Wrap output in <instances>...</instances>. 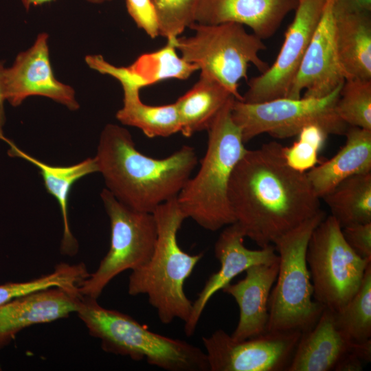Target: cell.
<instances>
[{
  "label": "cell",
  "instance_id": "1",
  "mask_svg": "<svg viewBox=\"0 0 371 371\" xmlns=\"http://www.w3.org/2000/svg\"><path fill=\"white\" fill-rule=\"evenodd\" d=\"M228 198L235 222L260 247L322 210L306 173L286 164L276 142L247 150L232 174Z\"/></svg>",
  "mask_w": 371,
  "mask_h": 371
},
{
  "label": "cell",
  "instance_id": "2",
  "mask_svg": "<svg viewBox=\"0 0 371 371\" xmlns=\"http://www.w3.org/2000/svg\"><path fill=\"white\" fill-rule=\"evenodd\" d=\"M95 159L106 189L128 207L149 213L178 196L198 163L190 146L162 159L146 156L126 128L113 124L102 130Z\"/></svg>",
  "mask_w": 371,
  "mask_h": 371
},
{
  "label": "cell",
  "instance_id": "3",
  "mask_svg": "<svg viewBox=\"0 0 371 371\" xmlns=\"http://www.w3.org/2000/svg\"><path fill=\"white\" fill-rule=\"evenodd\" d=\"M153 214L157 228L155 249L146 264L131 271L128 293L147 295L162 324H170L175 319L186 323L192 302L185 293L184 284L203 254H189L178 244L177 233L186 218L177 197L157 206Z\"/></svg>",
  "mask_w": 371,
  "mask_h": 371
},
{
  "label": "cell",
  "instance_id": "4",
  "mask_svg": "<svg viewBox=\"0 0 371 371\" xmlns=\"http://www.w3.org/2000/svg\"><path fill=\"white\" fill-rule=\"evenodd\" d=\"M234 99L227 102L207 128V145L200 168L177 196L186 218L211 232L235 223L228 198L229 184L235 166L247 149L232 118Z\"/></svg>",
  "mask_w": 371,
  "mask_h": 371
},
{
  "label": "cell",
  "instance_id": "5",
  "mask_svg": "<svg viewBox=\"0 0 371 371\" xmlns=\"http://www.w3.org/2000/svg\"><path fill=\"white\" fill-rule=\"evenodd\" d=\"M76 313L108 353L128 357L167 371H210L205 351L184 340L150 330L132 317L82 296Z\"/></svg>",
  "mask_w": 371,
  "mask_h": 371
},
{
  "label": "cell",
  "instance_id": "6",
  "mask_svg": "<svg viewBox=\"0 0 371 371\" xmlns=\"http://www.w3.org/2000/svg\"><path fill=\"white\" fill-rule=\"evenodd\" d=\"M325 217L322 210L274 243L279 267L269 300L267 331L306 332L315 325L324 309L313 299L306 253L313 229Z\"/></svg>",
  "mask_w": 371,
  "mask_h": 371
},
{
  "label": "cell",
  "instance_id": "7",
  "mask_svg": "<svg viewBox=\"0 0 371 371\" xmlns=\"http://www.w3.org/2000/svg\"><path fill=\"white\" fill-rule=\"evenodd\" d=\"M189 28L194 31L192 36L170 40L181 57L212 76L242 101L239 81L248 79L249 65L253 64L260 73L269 67L259 56L266 49L262 40L236 23H194Z\"/></svg>",
  "mask_w": 371,
  "mask_h": 371
},
{
  "label": "cell",
  "instance_id": "8",
  "mask_svg": "<svg viewBox=\"0 0 371 371\" xmlns=\"http://www.w3.org/2000/svg\"><path fill=\"white\" fill-rule=\"evenodd\" d=\"M343 84L319 98H282L260 103H247L235 98L232 118L244 143L263 133L277 139L291 137L309 125H317L328 135H342L348 126L337 113L336 104Z\"/></svg>",
  "mask_w": 371,
  "mask_h": 371
},
{
  "label": "cell",
  "instance_id": "9",
  "mask_svg": "<svg viewBox=\"0 0 371 371\" xmlns=\"http://www.w3.org/2000/svg\"><path fill=\"white\" fill-rule=\"evenodd\" d=\"M306 260L314 300L333 311L341 308L355 295L371 263L350 247L341 227L331 215L313 229Z\"/></svg>",
  "mask_w": 371,
  "mask_h": 371
},
{
  "label": "cell",
  "instance_id": "10",
  "mask_svg": "<svg viewBox=\"0 0 371 371\" xmlns=\"http://www.w3.org/2000/svg\"><path fill=\"white\" fill-rule=\"evenodd\" d=\"M101 199L110 220V247L95 271L79 287L82 296L95 299L117 275L146 264L153 255L157 238L153 213L128 207L107 189L102 191Z\"/></svg>",
  "mask_w": 371,
  "mask_h": 371
},
{
  "label": "cell",
  "instance_id": "11",
  "mask_svg": "<svg viewBox=\"0 0 371 371\" xmlns=\"http://www.w3.org/2000/svg\"><path fill=\"white\" fill-rule=\"evenodd\" d=\"M301 334L267 331L236 341L218 329L202 342L210 371H287Z\"/></svg>",
  "mask_w": 371,
  "mask_h": 371
},
{
  "label": "cell",
  "instance_id": "12",
  "mask_svg": "<svg viewBox=\"0 0 371 371\" xmlns=\"http://www.w3.org/2000/svg\"><path fill=\"white\" fill-rule=\"evenodd\" d=\"M325 1L299 0L276 60L260 75L248 81L242 101L260 103L287 97L322 15Z\"/></svg>",
  "mask_w": 371,
  "mask_h": 371
},
{
  "label": "cell",
  "instance_id": "13",
  "mask_svg": "<svg viewBox=\"0 0 371 371\" xmlns=\"http://www.w3.org/2000/svg\"><path fill=\"white\" fill-rule=\"evenodd\" d=\"M48 34H39L34 44L19 53L3 73L5 100L13 106L32 95L49 98L70 110L79 109L74 89L54 76L50 60Z\"/></svg>",
  "mask_w": 371,
  "mask_h": 371
},
{
  "label": "cell",
  "instance_id": "14",
  "mask_svg": "<svg viewBox=\"0 0 371 371\" xmlns=\"http://www.w3.org/2000/svg\"><path fill=\"white\" fill-rule=\"evenodd\" d=\"M334 0H326L321 19L311 37L286 98H323L342 85L345 76L337 54Z\"/></svg>",
  "mask_w": 371,
  "mask_h": 371
},
{
  "label": "cell",
  "instance_id": "15",
  "mask_svg": "<svg viewBox=\"0 0 371 371\" xmlns=\"http://www.w3.org/2000/svg\"><path fill=\"white\" fill-rule=\"evenodd\" d=\"M245 234L237 223L225 226L214 245V254L220 262L218 271L212 274L192 302L184 332L191 337L196 330L202 313L211 297L231 282L238 275L256 265H269L279 260L273 245L259 249H249L244 245Z\"/></svg>",
  "mask_w": 371,
  "mask_h": 371
},
{
  "label": "cell",
  "instance_id": "16",
  "mask_svg": "<svg viewBox=\"0 0 371 371\" xmlns=\"http://www.w3.org/2000/svg\"><path fill=\"white\" fill-rule=\"evenodd\" d=\"M82 295L79 289L51 287L0 305V348L25 328L52 322L76 313Z\"/></svg>",
  "mask_w": 371,
  "mask_h": 371
},
{
  "label": "cell",
  "instance_id": "17",
  "mask_svg": "<svg viewBox=\"0 0 371 371\" xmlns=\"http://www.w3.org/2000/svg\"><path fill=\"white\" fill-rule=\"evenodd\" d=\"M299 0H199L195 23H236L249 27L262 40L272 36Z\"/></svg>",
  "mask_w": 371,
  "mask_h": 371
},
{
  "label": "cell",
  "instance_id": "18",
  "mask_svg": "<svg viewBox=\"0 0 371 371\" xmlns=\"http://www.w3.org/2000/svg\"><path fill=\"white\" fill-rule=\"evenodd\" d=\"M278 267L279 260L251 266L245 271L244 278L234 284L230 282L221 289L238 306V322L231 335L234 340H245L267 332L269 300Z\"/></svg>",
  "mask_w": 371,
  "mask_h": 371
},
{
  "label": "cell",
  "instance_id": "19",
  "mask_svg": "<svg viewBox=\"0 0 371 371\" xmlns=\"http://www.w3.org/2000/svg\"><path fill=\"white\" fill-rule=\"evenodd\" d=\"M337 54L346 79L371 80L370 12L333 3Z\"/></svg>",
  "mask_w": 371,
  "mask_h": 371
},
{
  "label": "cell",
  "instance_id": "20",
  "mask_svg": "<svg viewBox=\"0 0 371 371\" xmlns=\"http://www.w3.org/2000/svg\"><path fill=\"white\" fill-rule=\"evenodd\" d=\"M354 342L337 328L334 311L324 308L315 325L302 333L287 371L333 370Z\"/></svg>",
  "mask_w": 371,
  "mask_h": 371
},
{
  "label": "cell",
  "instance_id": "21",
  "mask_svg": "<svg viewBox=\"0 0 371 371\" xmlns=\"http://www.w3.org/2000/svg\"><path fill=\"white\" fill-rule=\"evenodd\" d=\"M344 135L346 142L335 156L306 172L319 199L345 179L371 172V130L348 126Z\"/></svg>",
  "mask_w": 371,
  "mask_h": 371
},
{
  "label": "cell",
  "instance_id": "22",
  "mask_svg": "<svg viewBox=\"0 0 371 371\" xmlns=\"http://www.w3.org/2000/svg\"><path fill=\"white\" fill-rule=\"evenodd\" d=\"M109 75L117 79L123 89V106L116 113L122 124L137 127L150 138L166 137L180 132L181 121L175 102L161 106L146 104L139 98L142 88L122 67H111Z\"/></svg>",
  "mask_w": 371,
  "mask_h": 371
},
{
  "label": "cell",
  "instance_id": "23",
  "mask_svg": "<svg viewBox=\"0 0 371 371\" xmlns=\"http://www.w3.org/2000/svg\"><path fill=\"white\" fill-rule=\"evenodd\" d=\"M0 139L9 145L8 153L10 156L23 159L39 169L47 191L56 198L60 208L63 223L61 253L64 255L74 256L78 251V245L70 229L68 198L75 182L86 175L98 172L95 157L87 158L78 164L67 166H52L25 153L4 135L0 136Z\"/></svg>",
  "mask_w": 371,
  "mask_h": 371
},
{
  "label": "cell",
  "instance_id": "24",
  "mask_svg": "<svg viewBox=\"0 0 371 371\" xmlns=\"http://www.w3.org/2000/svg\"><path fill=\"white\" fill-rule=\"evenodd\" d=\"M234 96L210 75L201 71L199 80L175 102L180 132L190 137L207 131L222 108Z\"/></svg>",
  "mask_w": 371,
  "mask_h": 371
},
{
  "label": "cell",
  "instance_id": "25",
  "mask_svg": "<svg viewBox=\"0 0 371 371\" xmlns=\"http://www.w3.org/2000/svg\"><path fill=\"white\" fill-rule=\"evenodd\" d=\"M322 199L341 228L371 223V172L345 179Z\"/></svg>",
  "mask_w": 371,
  "mask_h": 371
},
{
  "label": "cell",
  "instance_id": "26",
  "mask_svg": "<svg viewBox=\"0 0 371 371\" xmlns=\"http://www.w3.org/2000/svg\"><path fill=\"white\" fill-rule=\"evenodd\" d=\"M125 69L141 88L170 78L186 80L199 69L178 56L170 40L161 49L142 54Z\"/></svg>",
  "mask_w": 371,
  "mask_h": 371
},
{
  "label": "cell",
  "instance_id": "27",
  "mask_svg": "<svg viewBox=\"0 0 371 371\" xmlns=\"http://www.w3.org/2000/svg\"><path fill=\"white\" fill-rule=\"evenodd\" d=\"M338 330L349 340L360 342L371 337V263L355 295L334 311Z\"/></svg>",
  "mask_w": 371,
  "mask_h": 371
},
{
  "label": "cell",
  "instance_id": "28",
  "mask_svg": "<svg viewBox=\"0 0 371 371\" xmlns=\"http://www.w3.org/2000/svg\"><path fill=\"white\" fill-rule=\"evenodd\" d=\"M89 273L85 263L61 262L54 271L38 278L16 282L0 284V305L19 297L51 287L79 289Z\"/></svg>",
  "mask_w": 371,
  "mask_h": 371
},
{
  "label": "cell",
  "instance_id": "29",
  "mask_svg": "<svg viewBox=\"0 0 371 371\" xmlns=\"http://www.w3.org/2000/svg\"><path fill=\"white\" fill-rule=\"evenodd\" d=\"M336 111L348 126L371 130V80L346 79Z\"/></svg>",
  "mask_w": 371,
  "mask_h": 371
},
{
  "label": "cell",
  "instance_id": "30",
  "mask_svg": "<svg viewBox=\"0 0 371 371\" xmlns=\"http://www.w3.org/2000/svg\"><path fill=\"white\" fill-rule=\"evenodd\" d=\"M328 134L317 125H309L298 133V138L290 146H282L286 164L295 170L306 172L320 163L319 153Z\"/></svg>",
  "mask_w": 371,
  "mask_h": 371
},
{
  "label": "cell",
  "instance_id": "31",
  "mask_svg": "<svg viewBox=\"0 0 371 371\" xmlns=\"http://www.w3.org/2000/svg\"><path fill=\"white\" fill-rule=\"evenodd\" d=\"M157 18L159 34L172 40L195 23L199 0H151Z\"/></svg>",
  "mask_w": 371,
  "mask_h": 371
},
{
  "label": "cell",
  "instance_id": "32",
  "mask_svg": "<svg viewBox=\"0 0 371 371\" xmlns=\"http://www.w3.org/2000/svg\"><path fill=\"white\" fill-rule=\"evenodd\" d=\"M127 11L137 26L151 38L159 36L156 12L151 0H126Z\"/></svg>",
  "mask_w": 371,
  "mask_h": 371
},
{
  "label": "cell",
  "instance_id": "33",
  "mask_svg": "<svg viewBox=\"0 0 371 371\" xmlns=\"http://www.w3.org/2000/svg\"><path fill=\"white\" fill-rule=\"evenodd\" d=\"M341 232L350 247L361 258L371 261V223L346 226Z\"/></svg>",
  "mask_w": 371,
  "mask_h": 371
},
{
  "label": "cell",
  "instance_id": "34",
  "mask_svg": "<svg viewBox=\"0 0 371 371\" xmlns=\"http://www.w3.org/2000/svg\"><path fill=\"white\" fill-rule=\"evenodd\" d=\"M364 362L356 355L349 351L337 362L333 370L335 371H361Z\"/></svg>",
  "mask_w": 371,
  "mask_h": 371
},
{
  "label": "cell",
  "instance_id": "35",
  "mask_svg": "<svg viewBox=\"0 0 371 371\" xmlns=\"http://www.w3.org/2000/svg\"><path fill=\"white\" fill-rule=\"evenodd\" d=\"M350 352L356 355L364 363L370 362L371 339L360 342L355 341Z\"/></svg>",
  "mask_w": 371,
  "mask_h": 371
},
{
  "label": "cell",
  "instance_id": "36",
  "mask_svg": "<svg viewBox=\"0 0 371 371\" xmlns=\"http://www.w3.org/2000/svg\"><path fill=\"white\" fill-rule=\"evenodd\" d=\"M335 1L352 10L366 12L371 10V0H335Z\"/></svg>",
  "mask_w": 371,
  "mask_h": 371
},
{
  "label": "cell",
  "instance_id": "37",
  "mask_svg": "<svg viewBox=\"0 0 371 371\" xmlns=\"http://www.w3.org/2000/svg\"><path fill=\"white\" fill-rule=\"evenodd\" d=\"M5 69L4 63L0 61V136L3 135V127L5 120L4 112L5 97L3 87V73Z\"/></svg>",
  "mask_w": 371,
  "mask_h": 371
},
{
  "label": "cell",
  "instance_id": "38",
  "mask_svg": "<svg viewBox=\"0 0 371 371\" xmlns=\"http://www.w3.org/2000/svg\"><path fill=\"white\" fill-rule=\"evenodd\" d=\"M53 1L54 0H21V2L25 8L27 10L31 6L42 5L43 3H49Z\"/></svg>",
  "mask_w": 371,
  "mask_h": 371
},
{
  "label": "cell",
  "instance_id": "39",
  "mask_svg": "<svg viewBox=\"0 0 371 371\" xmlns=\"http://www.w3.org/2000/svg\"><path fill=\"white\" fill-rule=\"evenodd\" d=\"M89 2L93 3H104L105 1H109L111 0H87Z\"/></svg>",
  "mask_w": 371,
  "mask_h": 371
},
{
  "label": "cell",
  "instance_id": "40",
  "mask_svg": "<svg viewBox=\"0 0 371 371\" xmlns=\"http://www.w3.org/2000/svg\"><path fill=\"white\" fill-rule=\"evenodd\" d=\"M1 370V366H0V370Z\"/></svg>",
  "mask_w": 371,
  "mask_h": 371
}]
</instances>
